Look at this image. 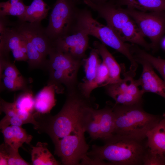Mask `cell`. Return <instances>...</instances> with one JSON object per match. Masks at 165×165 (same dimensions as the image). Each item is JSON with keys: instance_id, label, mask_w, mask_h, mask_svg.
I'll use <instances>...</instances> for the list:
<instances>
[{"instance_id": "cell-1", "label": "cell", "mask_w": 165, "mask_h": 165, "mask_svg": "<svg viewBox=\"0 0 165 165\" xmlns=\"http://www.w3.org/2000/svg\"><path fill=\"white\" fill-rule=\"evenodd\" d=\"M66 99L60 111L54 116L38 114L34 128L45 133L53 143L67 135L85 132L94 118L97 105L91 97L84 95L78 88L65 93Z\"/></svg>"}, {"instance_id": "cell-2", "label": "cell", "mask_w": 165, "mask_h": 165, "mask_svg": "<svg viewBox=\"0 0 165 165\" xmlns=\"http://www.w3.org/2000/svg\"><path fill=\"white\" fill-rule=\"evenodd\" d=\"M104 145H95L88 152L87 165H135L143 164L146 152L139 141L115 134L103 140Z\"/></svg>"}, {"instance_id": "cell-3", "label": "cell", "mask_w": 165, "mask_h": 165, "mask_svg": "<svg viewBox=\"0 0 165 165\" xmlns=\"http://www.w3.org/2000/svg\"><path fill=\"white\" fill-rule=\"evenodd\" d=\"M141 103L131 105L110 104L115 117L113 134L142 141L147 132L155 127L162 118L148 113Z\"/></svg>"}, {"instance_id": "cell-4", "label": "cell", "mask_w": 165, "mask_h": 165, "mask_svg": "<svg viewBox=\"0 0 165 165\" xmlns=\"http://www.w3.org/2000/svg\"><path fill=\"white\" fill-rule=\"evenodd\" d=\"M13 24L25 41L29 69L45 71L53 43L41 23L18 20Z\"/></svg>"}, {"instance_id": "cell-5", "label": "cell", "mask_w": 165, "mask_h": 165, "mask_svg": "<svg viewBox=\"0 0 165 165\" xmlns=\"http://www.w3.org/2000/svg\"><path fill=\"white\" fill-rule=\"evenodd\" d=\"M46 71L47 84L54 86L56 92L61 94L77 88L78 73L83 61L75 60L53 49L50 53Z\"/></svg>"}, {"instance_id": "cell-6", "label": "cell", "mask_w": 165, "mask_h": 165, "mask_svg": "<svg viewBox=\"0 0 165 165\" xmlns=\"http://www.w3.org/2000/svg\"><path fill=\"white\" fill-rule=\"evenodd\" d=\"M81 30L93 36L101 43L115 50L126 57L131 65L137 63L131 49V45L123 41L115 31L107 25H104L94 19L87 9H79L75 31Z\"/></svg>"}, {"instance_id": "cell-7", "label": "cell", "mask_w": 165, "mask_h": 165, "mask_svg": "<svg viewBox=\"0 0 165 165\" xmlns=\"http://www.w3.org/2000/svg\"><path fill=\"white\" fill-rule=\"evenodd\" d=\"M77 0H57L53 6L45 28L46 33L53 42L74 32L79 9Z\"/></svg>"}, {"instance_id": "cell-8", "label": "cell", "mask_w": 165, "mask_h": 165, "mask_svg": "<svg viewBox=\"0 0 165 165\" xmlns=\"http://www.w3.org/2000/svg\"><path fill=\"white\" fill-rule=\"evenodd\" d=\"M125 9L143 35L150 40L152 49L156 51L165 35V11L144 12Z\"/></svg>"}, {"instance_id": "cell-9", "label": "cell", "mask_w": 165, "mask_h": 165, "mask_svg": "<svg viewBox=\"0 0 165 165\" xmlns=\"http://www.w3.org/2000/svg\"><path fill=\"white\" fill-rule=\"evenodd\" d=\"M120 66L124 78L118 82L104 86L106 93L116 104L131 105L141 103L143 94L139 89L137 80L134 79L136 72L130 69L126 72L124 65Z\"/></svg>"}, {"instance_id": "cell-10", "label": "cell", "mask_w": 165, "mask_h": 165, "mask_svg": "<svg viewBox=\"0 0 165 165\" xmlns=\"http://www.w3.org/2000/svg\"><path fill=\"white\" fill-rule=\"evenodd\" d=\"M84 133L69 135L53 143L54 154L60 157L63 164L80 165V161L86 157L89 145L86 141Z\"/></svg>"}, {"instance_id": "cell-11", "label": "cell", "mask_w": 165, "mask_h": 165, "mask_svg": "<svg viewBox=\"0 0 165 165\" xmlns=\"http://www.w3.org/2000/svg\"><path fill=\"white\" fill-rule=\"evenodd\" d=\"M84 3L97 12L99 16L105 20L107 25L117 34L124 24L131 19L126 11L113 1L96 3L89 0H83Z\"/></svg>"}, {"instance_id": "cell-12", "label": "cell", "mask_w": 165, "mask_h": 165, "mask_svg": "<svg viewBox=\"0 0 165 165\" xmlns=\"http://www.w3.org/2000/svg\"><path fill=\"white\" fill-rule=\"evenodd\" d=\"M9 25L0 28V55L9 57L11 51L15 61L27 62L25 41L13 23L11 27Z\"/></svg>"}, {"instance_id": "cell-13", "label": "cell", "mask_w": 165, "mask_h": 165, "mask_svg": "<svg viewBox=\"0 0 165 165\" xmlns=\"http://www.w3.org/2000/svg\"><path fill=\"white\" fill-rule=\"evenodd\" d=\"M89 35L84 31L77 30L71 34L53 42V49L72 58L83 61L89 47Z\"/></svg>"}, {"instance_id": "cell-14", "label": "cell", "mask_w": 165, "mask_h": 165, "mask_svg": "<svg viewBox=\"0 0 165 165\" xmlns=\"http://www.w3.org/2000/svg\"><path fill=\"white\" fill-rule=\"evenodd\" d=\"M0 90L12 92L31 90V79L23 76L9 58L0 57Z\"/></svg>"}, {"instance_id": "cell-15", "label": "cell", "mask_w": 165, "mask_h": 165, "mask_svg": "<svg viewBox=\"0 0 165 165\" xmlns=\"http://www.w3.org/2000/svg\"><path fill=\"white\" fill-rule=\"evenodd\" d=\"M137 62L141 64L143 71L140 78L137 79L141 91L144 94L151 92L158 94L165 100V82L154 71L153 67L147 61L142 59L134 57Z\"/></svg>"}, {"instance_id": "cell-16", "label": "cell", "mask_w": 165, "mask_h": 165, "mask_svg": "<svg viewBox=\"0 0 165 165\" xmlns=\"http://www.w3.org/2000/svg\"><path fill=\"white\" fill-rule=\"evenodd\" d=\"M100 55L94 48L91 51L89 55L83 60L85 76L82 82H79L78 88L85 96L90 97L92 91L96 89L95 81L98 67L102 62Z\"/></svg>"}, {"instance_id": "cell-17", "label": "cell", "mask_w": 165, "mask_h": 165, "mask_svg": "<svg viewBox=\"0 0 165 165\" xmlns=\"http://www.w3.org/2000/svg\"><path fill=\"white\" fill-rule=\"evenodd\" d=\"M93 45L101 57L102 62L106 65L108 71L109 78L104 86L121 81L122 79L120 77L121 66L108 51L106 46L98 41H94Z\"/></svg>"}, {"instance_id": "cell-18", "label": "cell", "mask_w": 165, "mask_h": 165, "mask_svg": "<svg viewBox=\"0 0 165 165\" xmlns=\"http://www.w3.org/2000/svg\"><path fill=\"white\" fill-rule=\"evenodd\" d=\"M147 146L152 152L164 156L165 153V113L161 119L147 133Z\"/></svg>"}, {"instance_id": "cell-19", "label": "cell", "mask_w": 165, "mask_h": 165, "mask_svg": "<svg viewBox=\"0 0 165 165\" xmlns=\"http://www.w3.org/2000/svg\"><path fill=\"white\" fill-rule=\"evenodd\" d=\"M56 93L54 86L47 84L35 96L34 107L35 112L38 114H49L55 105Z\"/></svg>"}, {"instance_id": "cell-20", "label": "cell", "mask_w": 165, "mask_h": 165, "mask_svg": "<svg viewBox=\"0 0 165 165\" xmlns=\"http://www.w3.org/2000/svg\"><path fill=\"white\" fill-rule=\"evenodd\" d=\"M117 34L124 42L140 46L147 50L152 49L150 43L146 41L137 24L132 18L124 24Z\"/></svg>"}, {"instance_id": "cell-21", "label": "cell", "mask_w": 165, "mask_h": 165, "mask_svg": "<svg viewBox=\"0 0 165 165\" xmlns=\"http://www.w3.org/2000/svg\"><path fill=\"white\" fill-rule=\"evenodd\" d=\"M1 130L4 142L16 150H19L24 143L30 145L32 138L21 126L10 125Z\"/></svg>"}, {"instance_id": "cell-22", "label": "cell", "mask_w": 165, "mask_h": 165, "mask_svg": "<svg viewBox=\"0 0 165 165\" xmlns=\"http://www.w3.org/2000/svg\"><path fill=\"white\" fill-rule=\"evenodd\" d=\"M117 5L144 12L165 11V0H115Z\"/></svg>"}, {"instance_id": "cell-23", "label": "cell", "mask_w": 165, "mask_h": 165, "mask_svg": "<svg viewBox=\"0 0 165 165\" xmlns=\"http://www.w3.org/2000/svg\"><path fill=\"white\" fill-rule=\"evenodd\" d=\"M107 106L101 109H98L100 129V138L103 140L113 134L115 127V117L112 107Z\"/></svg>"}, {"instance_id": "cell-24", "label": "cell", "mask_w": 165, "mask_h": 165, "mask_svg": "<svg viewBox=\"0 0 165 165\" xmlns=\"http://www.w3.org/2000/svg\"><path fill=\"white\" fill-rule=\"evenodd\" d=\"M50 7L43 0H33L27 6L21 21L41 23L47 16Z\"/></svg>"}, {"instance_id": "cell-25", "label": "cell", "mask_w": 165, "mask_h": 165, "mask_svg": "<svg viewBox=\"0 0 165 165\" xmlns=\"http://www.w3.org/2000/svg\"><path fill=\"white\" fill-rule=\"evenodd\" d=\"M46 143L38 142L32 146L31 160L33 165H58L60 163L47 148Z\"/></svg>"}, {"instance_id": "cell-26", "label": "cell", "mask_w": 165, "mask_h": 165, "mask_svg": "<svg viewBox=\"0 0 165 165\" xmlns=\"http://www.w3.org/2000/svg\"><path fill=\"white\" fill-rule=\"evenodd\" d=\"M0 165H29L16 150L4 142L0 146Z\"/></svg>"}, {"instance_id": "cell-27", "label": "cell", "mask_w": 165, "mask_h": 165, "mask_svg": "<svg viewBox=\"0 0 165 165\" xmlns=\"http://www.w3.org/2000/svg\"><path fill=\"white\" fill-rule=\"evenodd\" d=\"M27 6L23 0H9L0 3V16H17L22 20Z\"/></svg>"}, {"instance_id": "cell-28", "label": "cell", "mask_w": 165, "mask_h": 165, "mask_svg": "<svg viewBox=\"0 0 165 165\" xmlns=\"http://www.w3.org/2000/svg\"><path fill=\"white\" fill-rule=\"evenodd\" d=\"M0 112L5 114V117H18L23 119L26 124L30 123L35 125L36 121L35 119V113H24L18 110L13 102H8L0 98Z\"/></svg>"}, {"instance_id": "cell-29", "label": "cell", "mask_w": 165, "mask_h": 165, "mask_svg": "<svg viewBox=\"0 0 165 165\" xmlns=\"http://www.w3.org/2000/svg\"><path fill=\"white\" fill-rule=\"evenodd\" d=\"M132 50L134 57L141 58L148 62L161 74L165 82V59L155 57L134 45Z\"/></svg>"}, {"instance_id": "cell-30", "label": "cell", "mask_w": 165, "mask_h": 165, "mask_svg": "<svg viewBox=\"0 0 165 165\" xmlns=\"http://www.w3.org/2000/svg\"><path fill=\"white\" fill-rule=\"evenodd\" d=\"M35 96L32 90L22 91L14 97L13 102L16 108L23 112L33 113Z\"/></svg>"}, {"instance_id": "cell-31", "label": "cell", "mask_w": 165, "mask_h": 165, "mask_svg": "<svg viewBox=\"0 0 165 165\" xmlns=\"http://www.w3.org/2000/svg\"><path fill=\"white\" fill-rule=\"evenodd\" d=\"M97 110L98 108L95 110L94 118L89 123L86 130V131L93 140L100 138V129Z\"/></svg>"}, {"instance_id": "cell-32", "label": "cell", "mask_w": 165, "mask_h": 165, "mask_svg": "<svg viewBox=\"0 0 165 165\" xmlns=\"http://www.w3.org/2000/svg\"><path fill=\"white\" fill-rule=\"evenodd\" d=\"M143 164L144 165H165V157L148 150L144 156Z\"/></svg>"}, {"instance_id": "cell-33", "label": "cell", "mask_w": 165, "mask_h": 165, "mask_svg": "<svg viewBox=\"0 0 165 165\" xmlns=\"http://www.w3.org/2000/svg\"><path fill=\"white\" fill-rule=\"evenodd\" d=\"M108 78V70L106 65L102 61L98 67L95 79L96 88L104 87L107 82Z\"/></svg>"}, {"instance_id": "cell-34", "label": "cell", "mask_w": 165, "mask_h": 165, "mask_svg": "<svg viewBox=\"0 0 165 165\" xmlns=\"http://www.w3.org/2000/svg\"><path fill=\"white\" fill-rule=\"evenodd\" d=\"M90 1L96 3H102L106 2L107 0H89Z\"/></svg>"}, {"instance_id": "cell-35", "label": "cell", "mask_w": 165, "mask_h": 165, "mask_svg": "<svg viewBox=\"0 0 165 165\" xmlns=\"http://www.w3.org/2000/svg\"><path fill=\"white\" fill-rule=\"evenodd\" d=\"M162 43L161 44L163 48L165 50V37L162 39L160 43Z\"/></svg>"}]
</instances>
